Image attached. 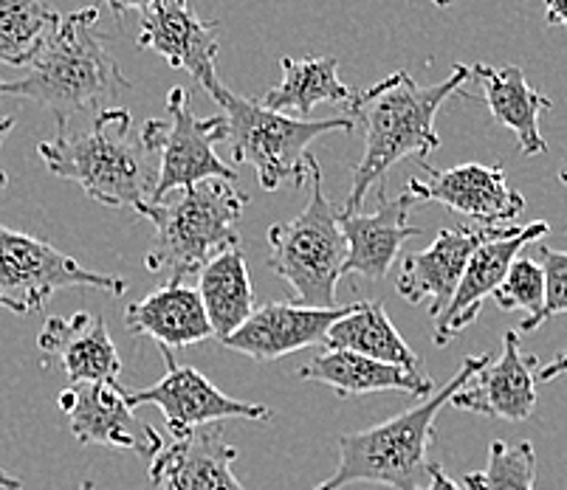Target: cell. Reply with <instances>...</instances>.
<instances>
[{"instance_id":"obj_24","label":"cell","mask_w":567,"mask_h":490,"mask_svg":"<svg viewBox=\"0 0 567 490\" xmlns=\"http://www.w3.org/2000/svg\"><path fill=\"white\" fill-rule=\"evenodd\" d=\"M280 69L282 82L262 96L268 111L308 116L317 105H353L355 91L339 80L337 56H282Z\"/></svg>"},{"instance_id":"obj_32","label":"cell","mask_w":567,"mask_h":490,"mask_svg":"<svg viewBox=\"0 0 567 490\" xmlns=\"http://www.w3.org/2000/svg\"><path fill=\"white\" fill-rule=\"evenodd\" d=\"M559 375H567V350L565 353L556 355L550 364L539 366V373H536V380H543V384H548V380L559 378Z\"/></svg>"},{"instance_id":"obj_14","label":"cell","mask_w":567,"mask_h":490,"mask_svg":"<svg viewBox=\"0 0 567 490\" xmlns=\"http://www.w3.org/2000/svg\"><path fill=\"white\" fill-rule=\"evenodd\" d=\"M508 229V226H505ZM505 229H492V226H463V229H443L437 231L435 240L424 251H412L401 262L395 291L406 304L430 302V316L437 319L450 307L463 273H466L468 260L483 242L494 240Z\"/></svg>"},{"instance_id":"obj_34","label":"cell","mask_w":567,"mask_h":490,"mask_svg":"<svg viewBox=\"0 0 567 490\" xmlns=\"http://www.w3.org/2000/svg\"><path fill=\"white\" fill-rule=\"evenodd\" d=\"M545 23L567 25V0H545Z\"/></svg>"},{"instance_id":"obj_36","label":"cell","mask_w":567,"mask_h":490,"mask_svg":"<svg viewBox=\"0 0 567 490\" xmlns=\"http://www.w3.org/2000/svg\"><path fill=\"white\" fill-rule=\"evenodd\" d=\"M0 490H25L23 482H20L18 477H12V473H7L3 468H0ZM76 490H96L94 482H82Z\"/></svg>"},{"instance_id":"obj_15","label":"cell","mask_w":567,"mask_h":490,"mask_svg":"<svg viewBox=\"0 0 567 490\" xmlns=\"http://www.w3.org/2000/svg\"><path fill=\"white\" fill-rule=\"evenodd\" d=\"M548 231L550 226L545 220H536V223L528 226H508L503 234L483 242L481 249L474 251L450 307L435 319V333H432L435 347H446L468 324H474V319L481 316L483 302L488 296H494V291L503 285L508 271H512L514 260L523 254L525 246L545 237Z\"/></svg>"},{"instance_id":"obj_30","label":"cell","mask_w":567,"mask_h":490,"mask_svg":"<svg viewBox=\"0 0 567 490\" xmlns=\"http://www.w3.org/2000/svg\"><path fill=\"white\" fill-rule=\"evenodd\" d=\"M536 254H539V262L545 268V304L534 319H525L519 324L525 333H534L536 327H543L550 316L567 313V251L539 246Z\"/></svg>"},{"instance_id":"obj_26","label":"cell","mask_w":567,"mask_h":490,"mask_svg":"<svg viewBox=\"0 0 567 490\" xmlns=\"http://www.w3.org/2000/svg\"><path fill=\"white\" fill-rule=\"evenodd\" d=\"M198 293L206 307V316L215 330V338H229L251 319L255 307V288H251L249 265L240 249L215 257L198 273Z\"/></svg>"},{"instance_id":"obj_18","label":"cell","mask_w":567,"mask_h":490,"mask_svg":"<svg viewBox=\"0 0 567 490\" xmlns=\"http://www.w3.org/2000/svg\"><path fill=\"white\" fill-rule=\"evenodd\" d=\"M379 206L375 211H339V226L348 240V260L342 277H364L370 282H381L393 268L401 246L410 237L421 234L417 226L410 223L412 200L404 192L386 200L384 184L375 189Z\"/></svg>"},{"instance_id":"obj_37","label":"cell","mask_w":567,"mask_h":490,"mask_svg":"<svg viewBox=\"0 0 567 490\" xmlns=\"http://www.w3.org/2000/svg\"><path fill=\"white\" fill-rule=\"evenodd\" d=\"M432 3H435L437 9H450L452 3H455V0H432Z\"/></svg>"},{"instance_id":"obj_13","label":"cell","mask_w":567,"mask_h":490,"mask_svg":"<svg viewBox=\"0 0 567 490\" xmlns=\"http://www.w3.org/2000/svg\"><path fill=\"white\" fill-rule=\"evenodd\" d=\"M218 29L220 23L200 20L187 0H158L151 12L142 14L136 45L156 51L173 69L187 71L215 100L226 87L215 71Z\"/></svg>"},{"instance_id":"obj_1","label":"cell","mask_w":567,"mask_h":490,"mask_svg":"<svg viewBox=\"0 0 567 490\" xmlns=\"http://www.w3.org/2000/svg\"><path fill=\"white\" fill-rule=\"evenodd\" d=\"M472 80L468 65H452V74L437 85H417L406 71L384 76L381 82L359 91L348 116L364 127V153L353 169L344 211H362L370 189L384 184L386 173L404 158L424 164L430 153L441 147L435 116L452 96L474 100L463 91Z\"/></svg>"},{"instance_id":"obj_17","label":"cell","mask_w":567,"mask_h":490,"mask_svg":"<svg viewBox=\"0 0 567 490\" xmlns=\"http://www.w3.org/2000/svg\"><path fill=\"white\" fill-rule=\"evenodd\" d=\"M536 373L539 358L519 350V335L514 330L503 335V353L488 361L455 397L452 406L468 415L494 417L505 423H523L536 409Z\"/></svg>"},{"instance_id":"obj_3","label":"cell","mask_w":567,"mask_h":490,"mask_svg":"<svg viewBox=\"0 0 567 490\" xmlns=\"http://www.w3.org/2000/svg\"><path fill=\"white\" fill-rule=\"evenodd\" d=\"M96 23L100 7L65 14L25 74L18 80H0V94L43 105L54 113L60 127H69L82 113L96 116L105 111L107 102L122 91H131V80L107 51Z\"/></svg>"},{"instance_id":"obj_6","label":"cell","mask_w":567,"mask_h":490,"mask_svg":"<svg viewBox=\"0 0 567 490\" xmlns=\"http://www.w3.org/2000/svg\"><path fill=\"white\" fill-rule=\"evenodd\" d=\"M311 198L306 209L288 223L268 229V268L293 293V302L306 307H342L337 302L339 280H344L348 240L339 226V211L324 195L322 167L308 153Z\"/></svg>"},{"instance_id":"obj_5","label":"cell","mask_w":567,"mask_h":490,"mask_svg":"<svg viewBox=\"0 0 567 490\" xmlns=\"http://www.w3.org/2000/svg\"><path fill=\"white\" fill-rule=\"evenodd\" d=\"M249 204L231 180L209 178L178 195L151 204L142 211L156 229L144 268L151 273H169V282H184L200 273L215 257L237 249L240 218Z\"/></svg>"},{"instance_id":"obj_27","label":"cell","mask_w":567,"mask_h":490,"mask_svg":"<svg viewBox=\"0 0 567 490\" xmlns=\"http://www.w3.org/2000/svg\"><path fill=\"white\" fill-rule=\"evenodd\" d=\"M60 20L45 0H0V63L29 69Z\"/></svg>"},{"instance_id":"obj_38","label":"cell","mask_w":567,"mask_h":490,"mask_svg":"<svg viewBox=\"0 0 567 490\" xmlns=\"http://www.w3.org/2000/svg\"><path fill=\"white\" fill-rule=\"evenodd\" d=\"M559 180H561V184H565V187H567V169H565V173H559Z\"/></svg>"},{"instance_id":"obj_28","label":"cell","mask_w":567,"mask_h":490,"mask_svg":"<svg viewBox=\"0 0 567 490\" xmlns=\"http://www.w3.org/2000/svg\"><path fill=\"white\" fill-rule=\"evenodd\" d=\"M466 490H534L536 488V451L528 440L488 446V459L483 471L463 477Z\"/></svg>"},{"instance_id":"obj_19","label":"cell","mask_w":567,"mask_h":490,"mask_svg":"<svg viewBox=\"0 0 567 490\" xmlns=\"http://www.w3.org/2000/svg\"><path fill=\"white\" fill-rule=\"evenodd\" d=\"M235 459L237 448L226 442L224 426L213 423L164 442L151 459V482L156 490H246L231 471Z\"/></svg>"},{"instance_id":"obj_20","label":"cell","mask_w":567,"mask_h":490,"mask_svg":"<svg viewBox=\"0 0 567 490\" xmlns=\"http://www.w3.org/2000/svg\"><path fill=\"white\" fill-rule=\"evenodd\" d=\"M45 364H60L71 384H116L122 358L102 316L80 311L51 316L38 335Z\"/></svg>"},{"instance_id":"obj_4","label":"cell","mask_w":567,"mask_h":490,"mask_svg":"<svg viewBox=\"0 0 567 490\" xmlns=\"http://www.w3.org/2000/svg\"><path fill=\"white\" fill-rule=\"evenodd\" d=\"M492 355H466L450 384L435 389L421 404L390 420L370 426L364 431H350L339 437V466L331 477L313 490H342L348 484H384L390 490H426L430 488L432 459L430 448L435 440L437 411L481 373Z\"/></svg>"},{"instance_id":"obj_33","label":"cell","mask_w":567,"mask_h":490,"mask_svg":"<svg viewBox=\"0 0 567 490\" xmlns=\"http://www.w3.org/2000/svg\"><path fill=\"white\" fill-rule=\"evenodd\" d=\"M426 490H463V488L455 482V479L450 477V473L443 471V466H437V462H432L430 488H426Z\"/></svg>"},{"instance_id":"obj_11","label":"cell","mask_w":567,"mask_h":490,"mask_svg":"<svg viewBox=\"0 0 567 490\" xmlns=\"http://www.w3.org/2000/svg\"><path fill=\"white\" fill-rule=\"evenodd\" d=\"M426 178H410L404 195L412 204H441L477 226L505 229L523 215L525 198L508 187L503 164H461V167L435 169L421 164Z\"/></svg>"},{"instance_id":"obj_25","label":"cell","mask_w":567,"mask_h":490,"mask_svg":"<svg viewBox=\"0 0 567 490\" xmlns=\"http://www.w3.org/2000/svg\"><path fill=\"white\" fill-rule=\"evenodd\" d=\"M324 347L368 355V358L401 366V369H410V373H426L424 361L417 358L410 344L401 338L393 319L386 316L384 304L379 299L355 302L348 316L333 324L328 338H324Z\"/></svg>"},{"instance_id":"obj_7","label":"cell","mask_w":567,"mask_h":490,"mask_svg":"<svg viewBox=\"0 0 567 490\" xmlns=\"http://www.w3.org/2000/svg\"><path fill=\"white\" fill-rule=\"evenodd\" d=\"M215 102L220 105V116L226 118V144L231 149V161L235 167L246 164L255 169L257 184L266 192L280 189V184L306 187L308 147L324 133H350L355 127L350 116L302 122L286 113L268 111L262 102L231 94L229 87H224Z\"/></svg>"},{"instance_id":"obj_12","label":"cell","mask_w":567,"mask_h":490,"mask_svg":"<svg viewBox=\"0 0 567 490\" xmlns=\"http://www.w3.org/2000/svg\"><path fill=\"white\" fill-rule=\"evenodd\" d=\"M56 404L69 415L71 435L80 446L125 448L147 459L162 453L164 437L133 415L136 409L118 384H71Z\"/></svg>"},{"instance_id":"obj_22","label":"cell","mask_w":567,"mask_h":490,"mask_svg":"<svg viewBox=\"0 0 567 490\" xmlns=\"http://www.w3.org/2000/svg\"><path fill=\"white\" fill-rule=\"evenodd\" d=\"M300 380H317L339 397L373 395V392H401V395L430 397L435 395V380L430 373H410L393 364L368 358V355L348 353V350H324L313 355L300 373Z\"/></svg>"},{"instance_id":"obj_2","label":"cell","mask_w":567,"mask_h":490,"mask_svg":"<svg viewBox=\"0 0 567 490\" xmlns=\"http://www.w3.org/2000/svg\"><path fill=\"white\" fill-rule=\"evenodd\" d=\"M38 156L56 178L76 187L107 209H131L142 215L156 200L162 158L133 133V116L125 107H105L91 127H63L38 144Z\"/></svg>"},{"instance_id":"obj_29","label":"cell","mask_w":567,"mask_h":490,"mask_svg":"<svg viewBox=\"0 0 567 490\" xmlns=\"http://www.w3.org/2000/svg\"><path fill=\"white\" fill-rule=\"evenodd\" d=\"M494 302H497L499 311L512 313V311H525L534 319L536 313L543 311L545 304V268L543 262L534 260V257L519 254L514 260L512 271L505 277L503 285L494 291Z\"/></svg>"},{"instance_id":"obj_21","label":"cell","mask_w":567,"mask_h":490,"mask_svg":"<svg viewBox=\"0 0 567 490\" xmlns=\"http://www.w3.org/2000/svg\"><path fill=\"white\" fill-rule=\"evenodd\" d=\"M125 327L127 333L153 338L158 350L193 347L215 335L198 288L169 280L167 285L127 304Z\"/></svg>"},{"instance_id":"obj_9","label":"cell","mask_w":567,"mask_h":490,"mask_svg":"<svg viewBox=\"0 0 567 490\" xmlns=\"http://www.w3.org/2000/svg\"><path fill=\"white\" fill-rule=\"evenodd\" d=\"M142 142L158 153L156 200L169 198L182 189L195 187L200 180L220 178L237 180V167H229L215 153V144L226 142V118H198L189 107V96L184 87H173L167 96V122H144Z\"/></svg>"},{"instance_id":"obj_23","label":"cell","mask_w":567,"mask_h":490,"mask_svg":"<svg viewBox=\"0 0 567 490\" xmlns=\"http://www.w3.org/2000/svg\"><path fill=\"white\" fill-rule=\"evenodd\" d=\"M472 80L483 85V102H486L488 113L494 122L508 131L517 133L519 153L523 156H543L548 144L539 133V113L550 111L554 102L545 94H539L536 87H530L528 76L519 65H474Z\"/></svg>"},{"instance_id":"obj_10","label":"cell","mask_w":567,"mask_h":490,"mask_svg":"<svg viewBox=\"0 0 567 490\" xmlns=\"http://www.w3.org/2000/svg\"><path fill=\"white\" fill-rule=\"evenodd\" d=\"M162 358L167 364V373L158 384L147 389L127 392V404L133 409L138 406H156L164 415L169 428V437H187L195 428L213 426V423L237 417V420H275V411L262 404L237 400L220 392L213 380H206L195 366L175 364L169 350H162Z\"/></svg>"},{"instance_id":"obj_31","label":"cell","mask_w":567,"mask_h":490,"mask_svg":"<svg viewBox=\"0 0 567 490\" xmlns=\"http://www.w3.org/2000/svg\"><path fill=\"white\" fill-rule=\"evenodd\" d=\"M102 3H105V7L111 9L113 18L122 20L127 12H133V9H138V12H142V14L151 12V9L156 7L158 0H102Z\"/></svg>"},{"instance_id":"obj_8","label":"cell","mask_w":567,"mask_h":490,"mask_svg":"<svg viewBox=\"0 0 567 490\" xmlns=\"http://www.w3.org/2000/svg\"><path fill=\"white\" fill-rule=\"evenodd\" d=\"M65 288H96L113 296L127 291L116 273H96L80 265L74 257L56 251L51 242L0 223V307L9 313L40 311L56 291Z\"/></svg>"},{"instance_id":"obj_35","label":"cell","mask_w":567,"mask_h":490,"mask_svg":"<svg viewBox=\"0 0 567 490\" xmlns=\"http://www.w3.org/2000/svg\"><path fill=\"white\" fill-rule=\"evenodd\" d=\"M12 127H14V116L0 113V149H3V142H7V136L12 133ZM7 184H9V175H7V169L0 167V192L7 189Z\"/></svg>"},{"instance_id":"obj_16","label":"cell","mask_w":567,"mask_h":490,"mask_svg":"<svg viewBox=\"0 0 567 490\" xmlns=\"http://www.w3.org/2000/svg\"><path fill=\"white\" fill-rule=\"evenodd\" d=\"M355 302L342 307H306L297 302H268L251 313L244 327L224 338V347L251 361H277L282 355L324 344L333 324L348 316Z\"/></svg>"}]
</instances>
